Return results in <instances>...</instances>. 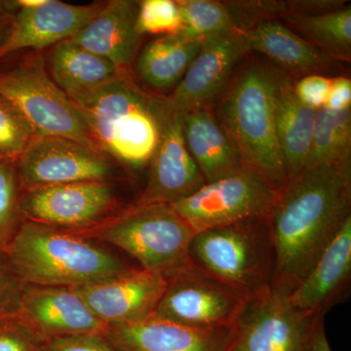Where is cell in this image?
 Masks as SVG:
<instances>
[{
    "label": "cell",
    "mask_w": 351,
    "mask_h": 351,
    "mask_svg": "<svg viewBox=\"0 0 351 351\" xmlns=\"http://www.w3.org/2000/svg\"><path fill=\"white\" fill-rule=\"evenodd\" d=\"M350 160L304 170L279 191L269 216L274 287L290 294L350 218Z\"/></svg>",
    "instance_id": "6da1fadb"
},
{
    "label": "cell",
    "mask_w": 351,
    "mask_h": 351,
    "mask_svg": "<svg viewBox=\"0 0 351 351\" xmlns=\"http://www.w3.org/2000/svg\"><path fill=\"white\" fill-rule=\"evenodd\" d=\"M69 100L115 163L133 171L149 165L160 138V97L145 93L127 73Z\"/></svg>",
    "instance_id": "7a4b0ae2"
},
{
    "label": "cell",
    "mask_w": 351,
    "mask_h": 351,
    "mask_svg": "<svg viewBox=\"0 0 351 351\" xmlns=\"http://www.w3.org/2000/svg\"><path fill=\"white\" fill-rule=\"evenodd\" d=\"M5 252L27 285L85 287L136 269L94 240L29 221Z\"/></svg>",
    "instance_id": "3957f363"
},
{
    "label": "cell",
    "mask_w": 351,
    "mask_h": 351,
    "mask_svg": "<svg viewBox=\"0 0 351 351\" xmlns=\"http://www.w3.org/2000/svg\"><path fill=\"white\" fill-rule=\"evenodd\" d=\"M280 75V71L263 64H249L235 78L219 108V124L237 145L245 167L277 191L288 182L276 124Z\"/></svg>",
    "instance_id": "277c9868"
},
{
    "label": "cell",
    "mask_w": 351,
    "mask_h": 351,
    "mask_svg": "<svg viewBox=\"0 0 351 351\" xmlns=\"http://www.w3.org/2000/svg\"><path fill=\"white\" fill-rule=\"evenodd\" d=\"M189 263L249 299L274 283L276 255L269 218L195 232Z\"/></svg>",
    "instance_id": "5b68a950"
},
{
    "label": "cell",
    "mask_w": 351,
    "mask_h": 351,
    "mask_svg": "<svg viewBox=\"0 0 351 351\" xmlns=\"http://www.w3.org/2000/svg\"><path fill=\"white\" fill-rule=\"evenodd\" d=\"M69 232L112 245L137 261L141 269L166 278L189 262L195 234L168 204H135L94 228Z\"/></svg>",
    "instance_id": "8992f818"
},
{
    "label": "cell",
    "mask_w": 351,
    "mask_h": 351,
    "mask_svg": "<svg viewBox=\"0 0 351 351\" xmlns=\"http://www.w3.org/2000/svg\"><path fill=\"white\" fill-rule=\"evenodd\" d=\"M0 95L19 110L36 136H56L98 147L75 106L51 80L41 55L0 71Z\"/></svg>",
    "instance_id": "52a82bcc"
},
{
    "label": "cell",
    "mask_w": 351,
    "mask_h": 351,
    "mask_svg": "<svg viewBox=\"0 0 351 351\" xmlns=\"http://www.w3.org/2000/svg\"><path fill=\"white\" fill-rule=\"evenodd\" d=\"M279 191L247 167L217 181L206 182L195 193L171 204L195 232L269 218Z\"/></svg>",
    "instance_id": "ba28073f"
},
{
    "label": "cell",
    "mask_w": 351,
    "mask_h": 351,
    "mask_svg": "<svg viewBox=\"0 0 351 351\" xmlns=\"http://www.w3.org/2000/svg\"><path fill=\"white\" fill-rule=\"evenodd\" d=\"M119 165L98 147L56 136H36L16 161L21 191L84 182H112Z\"/></svg>",
    "instance_id": "9c48e42d"
},
{
    "label": "cell",
    "mask_w": 351,
    "mask_h": 351,
    "mask_svg": "<svg viewBox=\"0 0 351 351\" xmlns=\"http://www.w3.org/2000/svg\"><path fill=\"white\" fill-rule=\"evenodd\" d=\"M20 209L24 221L68 232L94 228L122 210L112 182L29 189L21 193Z\"/></svg>",
    "instance_id": "30bf717a"
},
{
    "label": "cell",
    "mask_w": 351,
    "mask_h": 351,
    "mask_svg": "<svg viewBox=\"0 0 351 351\" xmlns=\"http://www.w3.org/2000/svg\"><path fill=\"white\" fill-rule=\"evenodd\" d=\"M246 300L189 262L168 277L152 316L199 329L232 328Z\"/></svg>",
    "instance_id": "8fae6325"
},
{
    "label": "cell",
    "mask_w": 351,
    "mask_h": 351,
    "mask_svg": "<svg viewBox=\"0 0 351 351\" xmlns=\"http://www.w3.org/2000/svg\"><path fill=\"white\" fill-rule=\"evenodd\" d=\"M160 138L149 167V177L137 205H171L206 184L184 135V114L160 98Z\"/></svg>",
    "instance_id": "7c38bea8"
},
{
    "label": "cell",
    "mask_w": 351,
    "mask_h": 351,
    "mask_svg": "<svg viewBox=\"0 0 351 351\" xmlns=\"http://www.w3.org/2000/svg\"><path fill=\"white\" fill-rule=\"evenodd\" d=\"M289 293L270 286L249 298L232 326L233 351H295L311 325L293 308Z\"/></svg>",
    "instance_id": "4fadbf2b"
},
{
    "label": "cell",
    "mask_w": 351,
    "mask_h": 351,
    "mask_svg": "<svg viewBox=\"0 0 351 351\" xmlns=\"http://www.w3.org/2000/svg\"><path fill=\"white\" fill-rule=\"evenodd\" d=\"M166 287L167 278L162 274L136 267L110 280L73 289L92 313L110 327L152 317Z\"/></svg>",
    "instance_id": "5bb4252c"
},
{
    "label": "cell",
    "mask_w": 351,
    "mask_h": 351,
    "mask_svg": "<svg viewBox=\"0 0 351 351\" xmlns=\"http://www.w3.org/2000/svg\"><path fill=\"white\" fill-rule=\"evenodd\" d=\"M104 3L75 5L41 0L36 6H17L8 38L0 49V60L23 50H49L73 38L100 12Z\"/></svg>",
    "instance_id": "9a60e30c"
},
{
    "label": "cell",
    "mask_w": 351,
    "mask_h": 351,
    "mask_svg": "<svg viewBox=\"0 0 351 351\" xmlns=\"http://www.w3.org/2000/svg\"><path fill=\"white\" fill-rule=\"evenodd\" d=\"M247 52L244 31L234 29L204 38L197 56L166 101L182 114L207 108Z\"/></svg>",
    "instance_id": "2e32d148"
},
{
    "label": "cell",
    "mask_w": 351,
    "mask_h": 351,
    "mask_svg": "<svg viewBox=\"0 0 351 351\" xmlns=\"http://www.w3.org/2000/svg\"><path fill=\"white\" fill-rule=\"evenodd\" d=\"M19 316L44 341L108 330L73 288L25 284Z\"/></svg>",
    "instance_id": "e0dca14e"
},
{
    "label": "cell",
    "mask_w": 351,
    "mask_h": 351,
    "mask_svg": "<svg viewBox=\"0 0 351 351\" xmlns=\"http://www.w3.org/2000/svg\"><path fill=\"white\" fill-rule=\"evenodd\" d=\"M351 280V217L339 228L301 282L288 295L298 313L325 316L348 298Z\"/></svg>",
    "instance_id": "ac0fdd59"
},
{
    "label": "cell",
    "mask_w": 351,
    "mask_h": 351,
    "mask_svg": "<svg viewBox=\"0 0 351 351\" xmlns=\"http://www.w3.org/2000/svg\"><path fill=\"white\" fill-rule=\"evenodd\" d=\"M106 337L119 351H230L232 328L199 329L152 317L110 326Z\"/></svg>",
    "instance_id": "d6986e66"
},
{
    "label": "cell",
    "mask_w": 351,
    "mask_h": 351,
    "mask_svg": "<svg viewBox=\"0 0 351 351\" xmlns=\"http://www.w3.org/2000/svg\"><path fill=\"white\" fill-rule=\"evenodd\" d=\"M138 1H106L100 12L71 39L129 73L143 36L137 29Z\"/></svg>",
    "instance_id": "ffe728a7"
},
{
    "label": "cell",
    "mask_w": 351,
    "mask_h": 351,
    "mask_svg": "<svg viewBox=\"0 0 351 351\" xmlns=\"http://www.w3.org/2000/svg\"><path fill=\"white\" fill-rule=\"evenodd\" d=\"M186 147L206 182L244 167L237 145L207 108L184 113Z\"/></svg>",
    "instance_id": "44dd1931"
},
{
    "label": "cell",
    "mask_w": 351,
    "mask_h": 351,
    "mask_svg": "<svg viewBox=\"0 0 351 351\" xmlns=\"http://www.w3.org/2000/svg\"><path fill=\"white\" fill-rule=\"evenodd\" d=\"M47 51L43 57L46 71L69 99L88 93L129 73L71 39Z\"/></svg>",
    "instance_id": "7402d4cb"
},
{
    "label": "cell",
    "mask_w": 351,
    "mask_h": 351,
    "mask_svg": "<svg viewBox=\"0 0 351 351\" xmlns=\"http://www.w3.org/2000/svg\"><path fill=\"white\" fill-rule=\"evenodd\" d=\"M315 117L316 110L298 98L292 80L281 71L276 93V124L288 182L304 169L311 151Z\"/></svg>",
    "instance_id": "603a6c76"
},
{
    "label": "cell",
    "mask_w": 351,
    "mask_h": 351,
    "mask_svg": "<svg viewBox=\"0 0 351 351\" xmlns=\"http://www.w3.org/2000/svg\"><path fill=\"white\" fill-rule=\"evenodd\" d=\"M203 40L181 34L157 36L138 53L134 61L136 73L152 89H175L199 53Z\"/></svg>",
    "instance_id": "cb8c5ba5"
},
{
    "label": "cell",
    "mask_w": 351,
    "mask_h": 351,
    "mask_svg": "<svg viewBox=\"0 0 351 351\" xmlns=\"http://www.w3.org/2000/svg\"><path fill=\"white\" fill-rule=\"evenodd\" d=\"M248 52L255 51L290 71L308 75L320 71L330 58L276 20H265L244 31Z\"/></svg>",
    "instance_id": "d4e9b609"
},
{
    "label": "cell",
    "mask_w": 351,
    "mask_h": 351,
    "mask_svg": "<svg viewBox=\"0 0 351 351\" xmlns=\"http://www.w3.org/2000/svg\"><path fill=\"white\" fill-rule=\"evenodd\" d=\"M295 31L330 59L350 60L351 54V7H338L313 14H294L284 18Z\"/></svg>",
    "instance_id": "484cf974"
},
{
    "label": "cell",
    "mask_w": 351,
    "mask_h": 351,
    "mask_svg": "<svg viewBox=\"0 0 351 351\" xmlns=\"http://www.w3.org/2000/svg\"><path fill=\"white\" fill-rule=\"evenodd\" d=\"M351 110H316L311 151L304 170L336 165L350 160Z\"/></svg>",
    "instance_id": "4316f807"
},
{
    "label": "cell",
    "mask_w": 351,
    "mask_h": 351,
    "mask_svg": "<svg viewBox=\"0 0 351 351\" xmlns=\"http://www.w3.org/2000/svg\"><path fill=\"white\" fill-rule=\"evenodd\" d=\"M182 29L179 34L189 38H206L239 29L230 2L214 0H180ZM240 31V29H239Z\"/></svg>",
    "instance_id": "83f0119b"
},
{
    "label": "cell",
    "mask_w": 351,
    "mask_h": 351,
    "mask_svg": "<svg viewBox=\"0 0 351 351\" xmlns=\"http://www.w3.org/2000/svg\"><path fill=\"white\" fill-rule=\"evenodd\" d=\"M16 162L0 161V250L5 251L22 225Z\"/></svg>",
    "instance_id": "f1b7e54d"
},
{
    "label": "cell",
    "mask_w": 351,
    "mask_h": 351,
    "mask_svg": "<svg viewBox=\"0 0 351 351\" xmlns=\"http://www.w3.org/2000/svg\"><path fill=\"white\" fill-rule=\"evenodd\" d=\"M36 136L19 110L0 95V161L16 162Z\"/></svg>",
    "instance_id": "f546056e"
},
{
    "label": "cell",
    "mask_w": 351,
    "mask_h": 351,
    "mask_svg": "<svg viewBox=\"0 0 351 351\" xmlns=\"http://www.w3.org/2000/svg\"><path fill=\"white\" fill-rule=\"evenodd\" d=\"M182 29L181 10L174 0L138 1L137 29L141 36H172Z\"/></svg>",
    "instance_id": "4dcf8cb0"
},
{
    "label": "cell",
    "mask_w": 351,
    "mask_h": 351,
    "mask_svg": "<svg viewBox=\"0 0 351 351\" xmlns=\"http://www.w3.org/2000/svg\"><path fill=\"white\" fill-rule=\"evenodd\" d=\"M24 287L6 252L0 250V320L19 316Z\"/></svg>",
    "instance_id": "1f68e13d"
},
{
    "label": "cell",
    "mask_w": 351,
    "mask_h": 351,
    "mask_svg": "<svg viewBox=\"0 0 351 351\" xmlns=\"http://www.w3.org/2000/svg\"><path fill=\"white\" fill-rule=\"evenodd\" d=\"M44 343L20 316L0 320V351H40Z\"/></svg>",
    "instance_id": "d6a6232c"
},
{
    "label": "cell",
    "mask_w": 351,
    "mask_h": 351,
    "mask_svg": "<svg viewBox=\"0 0 351 351\" xmlns=\"http://www.w3.org/2000/svg\"><path fill=\"white\" fill-rule=\"evenodd\" d=\"M40 351H119L106 335L85 334L45 341Z\"/></svg>",
    "instance_id": "836d02e7"
},
{
    "label": "cell",
    "mask_w": 351,
    "mask_h": 351,
    "mask_svg": "<svg viewBox=\"0 0 351 351\" xmlns=\"http://www.w3.org/2000/svg\"><path fill=\"white\" fill-rule=\"evenodd\" d=\"M331 82V78L324 75H307L294 83L295 93L307 107L318 110L326 105Z\"/></svg>",
    "instance_id": "e575fe53"
},
{
    "label": "cell",
    "mask_w": 351,
    "mask_h": 351,
    "mask_svg": "<svg viewBox=\"0 0 351 351\" xmlns=\"http://www.w3.org/2000/svg\"><path fill=\"white\" fill-rule=\"evenodd\" d=\"M323 315L315 316L295 351H332L328 341Z\"/></svg>",
    "instance_id": "d590c367"
},
{
    "label": "cell",
    "mask_w": 351,
    "mask_h": 351,
    "mask_svg": "<svg viewBox=\"0 0 351 351\" xmlns=\"http://www.w3.org/2000/svg\"><path fill=\"white\" fill-rule=\"evenodd\" d=\"M332 112L351 110V82L350 78H332L326 105Z\"/></svg>",
    "instance_id": "8d00e7d4"
},
{
    "label": "cell",
    "mask_w": 351,
    "mask_h": 351,
    "mask_svg": "<svg viewBox=\"0 0 351 351\" xmlns=\"http://www.w3.org/2000/svg\"><path fill=\"white\" fill-rule=\"evenodd\" d=\"M16 10L15 1H0V49L8 38Z\"/></svg>",
    "instance_id": "74e56055"
},
{
    "label": "cell",
    "mask_w": 351,
    "mask_h": 351,
    "mask_svg": "<svg viewBox=\"0 0 351 351\" xmlns=\"http://www.w3.org/2000/svg\"><path fill=\"white\" fill-rule=\"evenodd\" d=\"M230 351H233V350H232V348H230Z\"/></svg>",
    "instance_id": "f35d334b"
}]
</instances>
